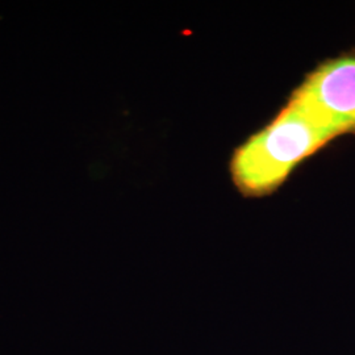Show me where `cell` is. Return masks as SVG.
<instances>
[{
  "label": "cell",
  "instance_id": "6da1fadb",
  "mask_svg": "<svg viewBox=\"0 0 355 355\" xmlns=\"http://www.w3.org/2000/svg\"><path fill=\"white\" fill-rule=\"evenodd\" d=\"M336 137L322 117L290 96L279 114L234 152L233 182L245 196L268 195L296 166Z\"/></svg>",
  "mask_w": 355,
  "mask_h": 355
},
{
  "label": "cell",
  "instance_id": "7a4b0ae2",
  "mask_svg": "<svg viewBox=\"0 0 355 355\" xmlns=\"http://www.w3.org/2000/svg\"><path fill=\"white\" fill-rule=\"evenodd\" d=\"M291 96L321 116L336 136L355 133V54L320 64Z\"/></svg>",
  "mask_w": 355,
  "mask_h": 355
}]
</instances>
